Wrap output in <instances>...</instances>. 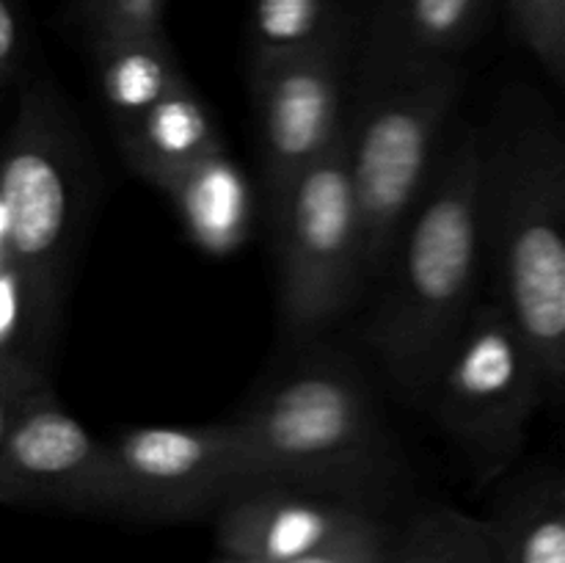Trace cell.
I'll return each instance as SVG.
<instances>
[{
    "instance_id": "1",
    "label": "cell",
    "mask_w": 565,
    "mask_h": 563,
    "mask_svg": "<svg viewBox=\"0 0 565 563\" xmlns=\"http://www.w3.org/2000/svg\"><path fill=\"white\" fill-rule=\"evenodd\" d=\"M486 265L480 230V136L463 130L434 166L386 265L367 320L370 348L414 403H425L441 359L478 307Z\"/></svg>"
},
{
    "instance_id": "2",
    "label": "cell",
    "mask_w": 565,
    "mask_h": 563,
    "mask_svg": "<svg viewBox=\"0 0 565 563\" xmlns=\"http://www.w3.org/2000/svg\"><path fill=\"white\" fill-rule=\"evenodd\" d=\"M480 230L497 301L539 359L546 397L565 379V144L546 116L480 141Z\"/></svg>"
},
{
    "instance_id": "3",
    "label": "cell",
    "mask_w": 565,
    "mask_h": 563,
    "mask_svg": "<svg viewBox=\"0 0 565 563\" xmlns=\"http://www.w3.org/2000/svg\"><path fill=\"white\" fill-rule=\"evenodd\" d=\"M265 484L329 495L379 511L395 484L392 439L362 375L312 353L276 375L232 417Z\"/></svg>"
},
{
    "instance_id": "4",
    "label": "cell",
    "mask_w": 565,
    "mask_h": 563,
    "mask_svg": "<svg viewBox=\"0 0 565 563\" xmlns=\"http://www.w3.org/2000/svg\"><path fill=\"white\" fill-rule=\"evenodd\" d=\"M81 138L50 83L28 81L0 152L3 257L28 307L58 296L81 221Z\"/></svg>"
},
{
    "instance_id": "5",
    "label": "cell",
    "mask_w": 565,
    "mask_h": 563,
    "mask_svg": "<svg viewBox=\"0 0 565 563\" xmlns=\"http://www.w3.org/2000/svg\"><path fill=\"white\" fill-rule=\"evenodd\" d=\"M461 86V64H445L359 94L353 119L345 125V152L367 279L381 274L434 174L441 132Z\"/></svg>"
},
{
    "instance_id": "6",
    "label": "cell",
    "mask_w": 565,
    "mask_h": 563,
    "mask_svg": "<svg viewBox=\"0 0 565 563\" xmlns=\"http://www.w3.org/2000/svg\"><path fill=\"white\" fill-rule=\"evenodd\" d=\"M546 397L539 359L497 298L478 301L441 359L425 403L483 480L522 453Z\"/></svg>"
},
{
    "instance_id": "7",
    "label": "cell",
    "mask_w": 565,
    "mask_h": 563,
    "mask_svg": "<svg viewBox=\"0 0 565 563\" xmlns=\"http://www.w3.org/2000/svg\"><path fill=\"white\" fill-rule=\"evenodd\" d=\"M279 237V312L287 334L309 340L351 307L367 279L362 224L340 141L270 202Z\"/></svg>"
},
{
    "instance_id": "8",
    "label": "cell",
    "mask_w": 565,
    "mask_h": 563,
    "mask_svg": "<svg viewBox=\"0 0 565 563\" xmlns=\"http://www.w3.org/2000/svg\"><path fill=\"white\" fill-rule=\"evenodd\" d=\"M121 517L180 522L210 517L265 484L235 423L132 425L108 442Z\"/></svg>"
},
{
    "instance_id": "9",
    "label": "cell",
    "mask_w": 565,
    "mask_h": 563,
    "mask_svg": "<svg viewBox=\"0 0 565 563\" xmlns=\"http://www.w3.org/2000/svg\"><path fill=\"white\" fill-rule=\"evenodd\" d=\"M0 506L121 517L108 442L86 428L44 386L0 445Z\"/></svg>"
},
{
    "instance_id": "10",
    "label": "cell",
    "mask_w": 565,
    "mask_h": 563,
    "mask_svg": "<svg viewBox=\"0 0 565 563\" xmlns=\"http://www.w3.org/2000/svg\"><path fill=\"white\" fill-rule=\"evenodd\" d=\"M345 66L348 25L301 53L252 64L259 163L268 202L340 141L345 130Z\"/></svg>"
},
{
    "instance_id": "11",
    "label": "cell",
    "mask_w": 565,
    "mask_h": 563,
    "mask_svg": "<svg viewBox=\"0 0 565 563\" xmlns=\"http://www.w3.org/2000/svg\"><path fill=\"white\" fill-rule=\"evenodd\" d=\"M215 517L218 555L292 563L345 535L379 511L285 484H259L226 500Z\"/></svg>"
},
{
    "instance_id": "12",
    "label": "cell",
    "mask_w": 565,
    "mask_h": 563,
    "mask_svg": "<svg viewBox=\"0 0 565 563\" xmlns=\"http://www.w3.org/2000/svg\"><path fill=\"white\" fill-rule=\"evenodd\" d=\"M494 0H375L359 50V94L423 75L478 39Z\"/></svg>"
},
{
    "instance_id": "13",
    "label": "cell",
    "mask_w": 565,
    "mask_h": 563,
    "mask_svg": "<svg viewBox=\"0 0 565 563\" xmlns=\"http://www.w3.org/2000/svg\"><path fill=\"white\" fill-rule=\"evenodd\" d=\"M119 147L136 174L166 191L191 166L224 152V136L210 105L185 77L119 132Z\"/></svg>"
},
{
    "instance_id": "14",
    "label": "cell",
    "mask_w": 565,
    "mask_h": 563,
    "mask_svg": "<svg viewBox=\"0 0 565 563\" xmlns=\"http://www.w3.org/2000/svg\"><path fill=\"white\" fill-rule=\"evenodd\" d=\"M99 94L108 108L116 136L132 125L163 94L185 81L169 33L163 31H103L88 33Z\"/></svg>"
},
{
    "instance_id": "15",
    "label": "cell",
    "mask_w": 565,
    "mask_h": 563,
    "mask_svg": "<svg viewBox=\"0 0 565 563\" xmlns=\"http://www.w3.org/2000/svg\"><path fill=\"white\" fill-rule=\"evenodd\" d=\"M497 563H565V484L557 469H535L513 484L483 519Z\"/></svg>"
},
{
    "instance_id": "16",
    "label": "cell",
    "mask_w": 565,
    "mask_h": 563,
    "mask_svg": "<svg viewBox=\"0 0 565 563\" xmlns=\"http://www.w3.org/2000/svg\"><path fill=\"white\" fill-rule=\"evenodd\" d=\"M188 230L196 241L210 248H230L246 230V182L232 169L226 152L213 155L202 163L191 166L182 177H177L166 188Z\"/></svg>"
},
{
    "instance_id": "17",
    "label": "cell",
    "mask_w": 565,
    "mask_h": 563,
    "mask_svg": "<svg viewBox=\"0 0 565 563\" xmlns=\"http://www.w3.org/2000/svg\"><path fill=\"white\" fill-rule=\"evenodd\" d=\"M386 563H497L483 519L447 506L414 513L392 535Z\"/></svg>"
},
{
    "instance_id": "18",
    "label": "cell",
    "mask_w": 565,
    "mask_h": 563,
    "mask_svg": "<svg viewBox=\"0 0 565 563\" xmlns=\"http://www.w3.org/2000/svg\"><path fill=\"white\" fill-rule=\"evenodd\" d=\"M345 28L342 0H252V64L301 53Z\"/></svg>"
},
{
    "instance_id": "19",
    "label": "cell",
    "mask_w": 565,
    "mask_h": 563,
    "mask_svg": "<svg viewBox=\"0 0 565 563\" xmlns=\"http://www.w3.org/2000/svg\"><path fill=\"white\" fill-rule=\"evenodd\" d=\"M505 3L519 42L557 83H563L565 0H505Z\"/></svg>"
},
{
    "instance_id": "20",
    "label": "cell",
    "mask_w": 565,
    "mask_h": 563,
    "mask_svg": "<svg viewBox=\"0 0 565 563\" xmlns=\"http://www.w3.org/2000/svg\"><path fill=\"white\" fill-rule=\"evenodd\" d=\"M169 0H75L86 33L103 31H163Z\"/></svg>"
},
{
    "instance_id": "21",
    "label": "cell",
    "mask_w": 565,
    "mask_h": 563,
    "mask_svg": "<svg viewBox=\"0 0 565 563\" xmlns=\"http://www.w3.org/2000/svg\"><path fill=\"white\" fill-rule=\"evenodd\" d=\"M395 528L384 517H370L331 544L320 546L312 555H303L292 563H386L392 550Z\"/></svg>"
},
{
    "instance_id": "22",
    "label": "cell",
    "mask_w": 565,
    "mask_h": 563,
    "mask_svg": "<svg viewBox=\"0 0 565 563\" xmlns=\"http://www.w3.org/2000/svg\"><path fill=\"white\" fill-rule=\"evenodd\" d=\"M50 386L47 375L28 357L14 351H0V445L14 428L22 408Z\"/></svg>"
},
{
    "instance_id": "23",
    "label": "cell",
    "mask_w": 565,
    "mask_h": 563,
    "mask_svg": "<svg viewBox=\"0 0 565 563\" xmlns=\"http://www.w3.org/2000/svg\"><path fill=\"white\" fill-rule=\"evenodd\" d=\"M28 59V22L22 0H0V88L22 75Z\"/></svg>"
},
{
    "instance_id": "24",
    "label": "cell",
    "mask_w": 565,
    "mask_h": 563,
    "mask_svg": "<svg viewBox=\"0 0 565 563\" xmlns=\"http://www.w3.org/2000/svg\"><path fill=\"white\" fill-rule=\"evenodd\" d=\"M213 563H257V561H246V557H232V555H218Z\"/></svg>"
}]
</instances>
